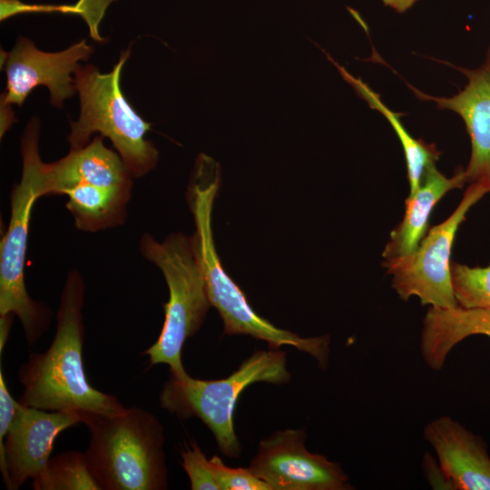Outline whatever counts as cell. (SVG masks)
I'll return each mask as SVG.
<instances>
[{"label":"cell","instance_id":"obj_1","mask_svg":"<svg viewBox=\"0 0 490 490\" xmlns=\"http://www.w3.org/2000/svg\"><path fill=\"white\" fill-rule=\"evenodd\" d=\"M84 281L76 270L66 277L50 347L33 353L18 369L24 387L19 403L46 411L116 415L126 407L87 380L83 360Z\"/></svg>","mask_w":490,"mask_h":490},{"label":"cell","instance_id":"obj_2","mask_svg":"<svg viewBox=\"0 0 490 490\" xmlns=\"http://www.w3.org/2000/svg\"><path fill=\"white\" fill-rule=\"evenodd\" d=\"M220 181L218 162L210 157L197 159L187 186L186 201L195 225V231L191 236L193 251L210 302L223 321V334L248 335L266 341L270 349H278L283 345L294 347L312 356L319 367L325 368L329 354L328 336L301 338L260 317L222 268L211 228L212 209Z\"/></svg>","mask_w":490,"mask_h":490},{"label":"cell","instance_id":"obj_3","mask_svg":"<svg viewBox=\"0 0 490 490\" xmlns=\"http://www.w3.org/2000/svg\"><path fill=\"white\" fill-rule=\"evenodd\" d=\"M82 418L90 432L87 463L101 490L167 489L164 430L153 414L132 407Z\"/></svg>","mask_w":490,"mask_h":490},{"label":"cell","instance_id":"obj_4","mask_svg":"<svg viewBox=\"0 0 490 490\" xmlns=\"http://www.w3.org/2000/svg\"><path fill=\"white\" fill-rule=\"evenodd\" d=\"M129 55L130 48L122 52L108 74H102L93 64L77 67L74 82L81 111L78 120L70 122L68 142L70 150H78L89 142L94 132L108 137L136 179L156 167L159 152L144 138L151 123L137 114L121 89V73Z\"/></svg>","mask_w":490,"mask_h":490},{"label":"cell","instance_id":"obj_5","mask_svg":"<svg viewBox=\"0 0 490 490\" xmlns=\"http://www.w3.org/2000/svg\"><path fill=\"white\" fill-rule=\"evenodd\" d=\"M289 378L284 351L260 350L222 379L202 380L191 377L186 371L170 372L160 393V404L181 420L201 418L212 432L220 450L236 458L240 455V445L232 416L240 393L253 383L282 385Z\"/></svg>","mask_w":490,"mask_h":490},{"label":"cell","instance_id":"obj_6","mask_svg":"<svg viewBox=\"0 0 490 490\" xmlns=\"http://www.w3.org/2000/svg\"><path fill=\"white\" fill-rule=\"evenodd\" d=\"M39 132V120L32 119L22 137V176L10 192L11 217L0 243V316L14 313L18 317L30 346L44 334L52 318L49 307L29 296L24 280L30 217L35 201L41 198L44 162Z\"/></svg>","mask_w":490,"mask_h":490},{"label":"cell","instance_id":"obj_7","mask_svg":"<svg viewBox=\"0 0 490 490\" xmlns=\"http://www.w3.org/2000/svg\"><path fill=\"white\" fill-rule=\"evenodd\" d=\"M139 250L162 270L169 289L160 336L142 354L152 366L166 364L170 372H184L182 347L201 328L211 306L191 238L172 233L160 242L146 232L140 239Z\"/></svg>","mask_w":490,"mask_h":490},{"label":"cell","instance_id":"obj_8","mask_svg":"<svg viewBox=\"0 0 490 490\" xmlns=\"http://www.w3.org/2000/svg\"><path fill=\"white\" fill-rule=\"evenodd\" d=\"M489 192V185L471 183L455 211L429 230L413 253L383 262L392 276V288L403 300L417 297L422 305L433 308L458 306L451 276L453 243L469 210Z\"/></svg>","mask_w":490,"mask_h":490},{"label":"cell","instance_id":"obj_9","mask_svg":"<svg viewBox=\"0 0 490 490\" xmlns=\"http://www.w3.org/2000/svg\"><path fill=\"white\" fill-rule=\"evenodd\" d=\"M304 429L277 431L261 440L249 468L270 490H348V476L337 463L305 447Z\"/></svg>","mask_w":490,"mask_h":490},{"label":"cell","instance_id":"obj_10","mask_svg":"<svg viewBox=\"0 0 490 490\" xmlns=\"http://www.w3.org/2000/svg\"><path fill=\"white\" fill-rule=\"evenodd\" d=\"M93 53V47L85 39L64 51L46 53L28 38L19 37L9 53L2 52L7 83L1 106H21L36 86L44 85L50 91L52 105L63 107L64 100L76 91L71 74Z\"/></svg>","mask_w":490,"mask_h":490},{"label":"cell","instance_id":"obj_11","mask_svg":"<svg viewBox=\"0 0 490 490\" xmlns=\"http://www.w3.org/2000/svg\"><path fill=\"white\" fill-rule=\"evenodd\" d=\"M82 415L46 411L18 402L12 424L0 451V470L5 487L19 489L45 469L57 436L82 423Z\"/></svg>","mask_w":490,"mask_h":490},{"label":"cell","instance_id":"obj_12","mask_svg":"<svg viewBox=\"0 0 490 490\" xmlns=\"http://www.w3.org/2000/svg\"><path fill=\"white\" fill-rule=\"evenodd\" d=\"M467 77V84L452 97L426 94L407 83L415 95L432 101L440 109L458 113L463 119L471 142V155L464 171L466 183L490 186V47L484 64L474 70L456 67Z\"/></svg>","mask_w":490,"mask_h":490},{"label":"cell","instance_id":"obj_13","mask_svg":"<svg viewBox=\"0 0 490 490\" xmlns=\"http://www.w3.org/2000/svg\"><path fill=\"white\" fill-rule=\"evenodd\" d=\"M424 438L434 448L440 471L457 490H490V456L479 436L448 416L429 422Z\"/></svg>","mask_w":490,"mask_h":490},{"label":"cell","instance_id":"obj_14","mask_svg":"<svg viewBox=\"0 0 490 490\" xmlns=\"http://www.w3.org/2000/svg\"><path fill=\"white\" fill-rule=\"evenodd\" d=\"M133 179L122 157L103 144V135H97L62 159L44 162L41 197L64 195L80 184L132 191Z\"/></svg>","mask_w":490,"mask_h":490},{"label":"cell","instance_id":"obj_15","mask_svg":"<svg viewBox=\"0 0 490 490\" xmlns=\"http://www.w3.org/2000/svg\"><path fill=\"white\" fill-rule=\"evenodd\" d=\"M466 184L464 171L458 169L447 178L436 164L426 170L418 189L405 201V214L391 231L382 252L384 262L407 257L413 253L426 234L430 214L446 192Z\"/></svg>","mask_w":490,"mask_h":490},{"label":"cell","instance_id":"obj_16","mask_svg":"<svg viewBox=\"0 0 490 490\" xmlns=\"http://www.w3.org/2000/svg\"><path fill=\"white\" fill-rule=\"evenodd\" d=\"M474 335L490 338V308L429 307L420 335L421 356L431 369L438 371L452 348Z\"/></svg>","mask_w":490,"mask_h":490},{"label":"cell","instance_id":"obj_17","mask_svg":"<svg viewBox=\"0 0 490 490\" xmlns=\"http://www.w3.org/2000/svg\"><path fill=\"white\" fill-rule=\"evenodd\" d=\"M66 209L75 227L82 231L96 232L124 223L132 191L80 184L68 190Z\"/></svg>","mask_w":490,"mask_h":490},{"label":"cell","instance_id":"obj_18","mask_svg":"<svg viewBox=\"0 0 490 490\" xmlns=\"http://www.w3.org/2000/svg\"><path fill=\"white\" fill-rule=\"evenodd\" d=\"M321 51L337 67L342 78L353 87L358 96L364 99L370 108L383 114L391 124L404 150L409 182V194H413L418 189L426 170L436 164L441 152L437 150L436 144L426 143L421 139L413 138L400 121V116L404 115L403 113L392 112L383 103L379 95L364 83L360 77L355 78L343 66L339 65L331 58L325 50L321 49Z\"/></svg>","mask_w":490,"mask_h":490},{"label":"cell","instance_id":"obj_19","mask_svg":"<svg viewBox=\"0 0 490 490\" xmlns=\"http://www.w3.org/2000/svg\"><path fill=\"white\" fill-rule=\"evenodd\" d=\"M34 490H101L85 453L65 451L50 457L44 471L33 479Z\"/></svg>","mask_w":490,"mask_h":490},{"label":"cell","instance_id":"obj_20","mask_svg":"<svg viewBox=\"0 0 490 490\" xmlns=\"http://www.w3.org/2000/svg\"><path fill=\"white\" fill-rule=\"evenodd\" d=\"M452 284L458 306L490 308V264L470 267L452 262Z\"/></svg>","mask_w":490,"mask_h":490},{"label":"cell","instance_id":"obj_21","mask_svg":"<svg viewBox=\"0 0 490 490\" xmlns=\"http://www.w3.org/2000/svg\"><path fill=\"white\" fill-rule=\"evenodd\" d=\"M181 466L187 473L191 489L192 490H220L210 460L195 441L181 451Z\"/></svg>","mask_w":490,"mask_h":490},{"label":"cell","instance_id":"obj_22","mask_svg":"<svg viewBox=\"0 0 490 490\" xmlns=\"http://www.w3.org/2000/svg\"><path fill=\"white\" fill-rule=\"evenodd\" d=\"M210 463L220 490H270L249 467L226 466L217 456H212Z\"/></svg>","mask_w":490,"mask_h":490},{"label":"cell","instance_id":"obj_23","mask_svg":"<svg viewBox=\"0 0 490 490\" xmlns=\"http://www.w3.org/2000/svg\"><path fill=\"white\" fill-rule=\"evenodd\" d=\"M115 0H78L72 5V14L79 15L87 24L90 35L95 41H103L99 24L108 8Z\"/></svg>","mask_w":490,"mask_h":490},{"label":"cell","instance_id":"obj_24","mask_svg":"<svg viewBox=\"0 0 490 490\" xmlns=\"http://www.w3.org/2000/svg\"><path fill=\"white\" fill-rule=\"evenodd\" d=\"M0 3L1 21L8 18L11 15L28 12H61L68 14L67 5H29L22 3L20 0H0Z\"/></svg>","mask_w":490,"mask_h":490},{"label":"cell","instance_id":"obj_25","mask_svg":"<svg viewBox=\"0 0 490 490\" xmlns=\"http://www.w3.org/2000/svg\"><path fill=\"white\" fill-rule=\"evenodd\" d=\"M15 317L14 313L0 316V355L7 342Z\"/></svg>","mask_w":490,"mask_h":490},{"label":"cell","instance_id":"obj_26","mask_svg":"<svg viewBox=\"0 0 490 490\" xmlns=\"http://www.w3.org/2000/svg\"><path fill=\"white\" fill-rule=\"evenodd\" d=\"M418 0H382L386 6H388L397 13L407 11Z\"/></svg>","mask_w":490,"mask_h":490}]
</instances>
